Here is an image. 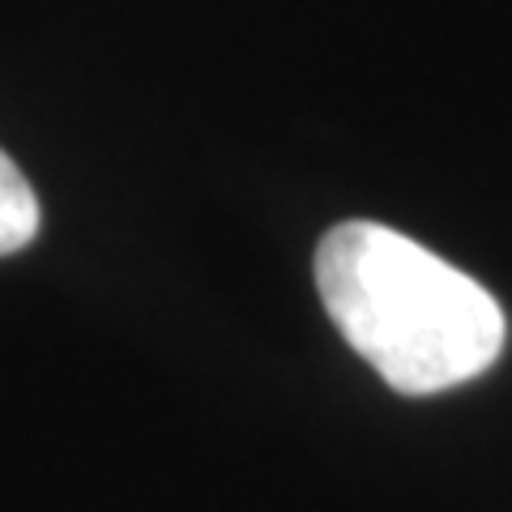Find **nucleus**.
I'll use <instances>...</instances> for the list:
<instances>
[{
  "instance_id": "obj_2",
  "label": "nucleus",
  "mask_w": 512,
  "mask_h": 512,
  "mask_svg": "<svg viewBox=\"0 0 512 512\" xmlns=\"http://www.w3.org/2000/svg\"><path fill=\"white\" fill-rule=\"evenodd\" d=\"M39 235V197L22 167L0 150V256L22 252Z\"/></svg>"
},
{
  "instance_id": "obj_1",
  "label": "nucleus",
  "mask_w": 512,
  "mask_h": 512,
  "mask_svg": "<svg viewBox=\"0 0 512 512\" xmlns=\"http://www.w3.org/2000/svg\"><path fill=\"white\" fill-rule=\"evenodd\" d=\"M316 291L342 338L406 397L478 380L508 338L483 282L380 222H342L320 239Z\"/></svg>"
}]
</instances>
